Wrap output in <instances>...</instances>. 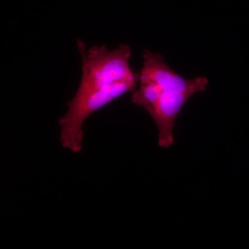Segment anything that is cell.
<instances>
[{
	"label": "cell",
	"instance_id": "1",
	"mask_svg": "<svg viewBox=\"0 0 249 249\" xmlns=\"http://www.w3.org/2000/svg\"><path fill=\"white\" fill-rule=\"evenodd\" d=\"M77 47L82 58V76L74 97L59 119L62 147L78 153L83 147V126L88 118L125 93L134 91L139 84V73L129 65L131 49L120 45L113 50L105 45L86 48L80 39Z\"/></svg>",
	"mask_w": 249,
	"mask_h": 249
},
{
	"label": "cell",
	"instance_id": "2",
	"mask_svg": "<svg viewBox=\"0 0 249 249\" xmlns=\"http://www.w3.org/2000/svg\"><path fill=\"white\" fill-rule=\"evenodd\" d=\"M139 87L131 101L150 114L158 129V145L168 148L174 142L177 117L193 95L204 91L209 84L206 77L183 78L173 71L160 53L148 50L142 53Z\"/></svg>",
	"mask_w": 249,
	"mask_h": 249
}]
</instances>
